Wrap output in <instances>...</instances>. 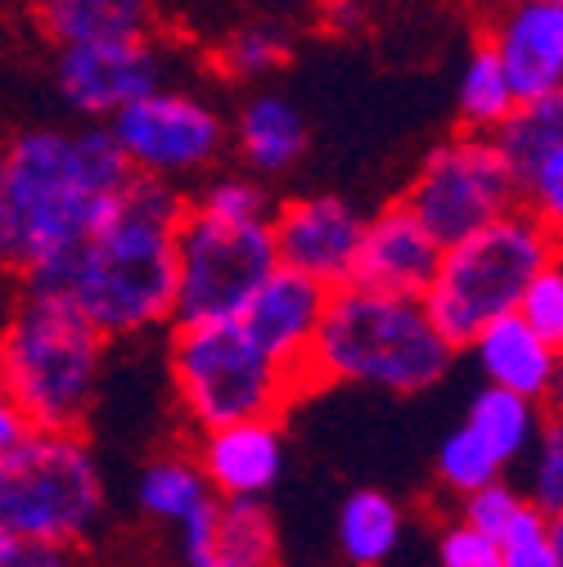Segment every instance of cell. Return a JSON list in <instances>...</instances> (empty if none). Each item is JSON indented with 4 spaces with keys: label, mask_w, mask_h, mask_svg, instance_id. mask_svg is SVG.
Returning a JSON list of instances; mask_svg holds the SVG:
<instances>
[{
    "label": "cell",
    "mask_w": 563,
    "mask_h": 567,
    "mask_svg": "<svg viewBox=\"0 0 563 567\" xmlns=\"http://www.w3.org/2000/svg\"><path fill=\"white\" fill-rule=\"evenodd\" d=\"M0 176L14 217V270L78 248L135 181L104 122L14 131L0 140Z\"/></svg>",
    "instance_id": "7a4b0ae2"
},
{
    "label": "cell",
    "mask_w": 563,
    "mask_h": 567,
    "mask_svg": "<svg viewBox=\"0 0 563 567\" xmlns=\"http://www.w3.org/2000/svg\"><path fill=\"white\" fill-rule=\"evenodd\" d=\"M334 536L347 567H388L406 540V509L397 495L379 486H357L338 505Z\"/></svg>",
    "instance_id": "7402d4cb"
},
{
    "label": "cell",
    "mask_w": 563,
    "mask_h": 567,
    "mask_svg": "<svg viewBox=\"0 0 563 567\" xmlns=\"http://www.w3.org/2000/svg\"><path fill=\"white\" fill-rule=\"evenodd\" d=\"M514 86L505 78V68L497 59V50H491L482 37L473 41L464 68H460V82H455V117H460V131H497L510 109H514Z\"/></svg>",
    "instance_id": "d4e9b609"
},
{
    "label": "cell",
    "mask_w": 563,
    "mask_h": 567,
    "mask_svg": "<svg viewBox=\"0 0 563 567\" xmlns=\"http://www.w3.org/2000/svg\"><path fill=\"white\" fill-rule=\"evenodd\" d=\"M176 532L181 567H270L279 563L275 518L253 495H213Z\"/></svg>",
    "instance_id": "9a60e30c"
},
{
    "label": "cell",
    "mask_w": 563,
    "mask_h": 567,
    "mask_svg": "<svg viewBox=\"0 0 563 567\" xmlns=\"http://www.w3.org/2000/svg\"><path fill=\"white\" fill-rule=\"evenodd\" d=\"M528 460V486H523V501L536 505L541 514H563V429L559 419L550 414L545 429L536 433L532 451L523 455Z\"/></svg>",
    "instance_id": "f546056e"
},
{
    "label": "cell",
    "mask_w": 563,
    "mask_h": 567,
    "mask_svg": "<svg viewBox=\"0 0 563 567\" xmlns=\"http://www.w3.org/2000/svg\"><path fill=\"white\" fill-rule=\"evenodd\" d=\"M487 135L505 163L514 203L559 226L563 221V95L519 100L510 117Z\"/></svg>",
    "instance_id": "4fadbf2b"
},
{
    "label": "cell",
    "mask_w": 563,
    "mask_h": 567,
    "mask_svg": "<svg viewBox=\"0 0 563 567\" xmlns=\"http://www.w3.org/2000/svg\"><path fill=\"white\" fill-rule=\"evenodd\" d=\"M545 342L563 347V261H550L541 266L532 279H528V289L514 307Z\"/></svg>",
    "instance_id": "4dcf8cb0"
},
{
    "label": "cell",
    "mask_w": 563,
    "mask_h": 567,
    "mask_svg": "<svg viewBox=\"0 0 563 567\" xmlns=\"http://www.w3.org/2000/svg\"><path fill=\"white\" fill-rule=\"evenodd\" d=\"M0 567H86L78 545H37V540H10L0 554Z\"/></svg>",
    "instance_id": "836d02e7"
},
{
    "label": "cell",
    "mask_w": 563,
    "mask_h": 567,
    "mask_svg": "<svg viewBox=\"0 0 563 567\" xmlns=\"http://www.w3.org/2000/svg\"><path fill=\"white\" fill-rule=\"evenodd\" d=\"M194 460L213 495H262L285 473V429L279 419H235L194 433Z\"/></svg>",
    "instance_id": "ac0fdd59"
},
{
    "label": "cell",
    "mask_w": 563,
    "mask_h": 567,
    "mask_svg": "<svg viewBox=\"0 0 563 567\" xmlns=\"http://www.w3.org/2000/svg\"><path fill=\"white\" fill-rule=\"evenodd\" d=\"M455 357L460 347L433 324L424 298L338 284L307 347V383L419 396L451 374Z\"/></svg>",
    "instance_id": "3957f363"
},
{
    "label": "cell",
    "mask_w": 563,
    "mask_h": 567,
    "mask_svg": "<svg viewBox=\"0 0 563 567\" xmlns=\"http://www.w3.org/2000/svg\"><path fill=\"white\" fill-rule=\"evenodd\" d=\"M28 14L50 45L158 32V0H28Z\"/></svg>",
    "instance_id": "44dd1931"
},
{
    "label": "cell",
    "mask_w": 563,
    "mask_h": 567,
    "mask_svg": "<svg viewBox=\"0 0 563 567\" xmlns=\"http://www.w3.org/2000/svg\"><path fill=\"white\" fill-rule=\"evenodd\" d=\"M270 567H279V563H270Z\"/></svg>",
    "instance_id": "74e56055"
},
{
    "label": "cell",
    "mask_w": 563,
    "mask_h": 567,
    "mask_svg": "<svg viewBox=\"0 0 563 567\" xmlns=\"http://www.w3.org/2000/svg\"><path fill=\"white\" fill-rule=\"evenodd\" d=\"M270 270H275L270 221H222L185 203V217L176 230L172 324L239 316L248 293Z\"/></svg>",
    "instance_id": "9c48e42d"
},
{
    "label": "cell",
    "mask_w": 563,
    "mask_h": 567,
    "mask_svg": "<svg viewBox=\"0 0 563 567\" xmlns=\"http://www.w3.org/2000/svg\"><path fill=\"white\" fill-rule=\"evenodd\" d=\"M460 351H473V361L491 388L519 392L536 405L559 396V347L545 342L519 311L487 320Z\"/></svg>",
    "instance_id": "d6986e66"
},
{
    "label": "cell",
    "mask_w": 563,
    "mask_h": 567,
    "mask_svg": "<svg viewBox=\"0 0 563 567\" xmlns=\"http://www.w3.org/2000/svg\"><path fill=\"white\" fill-rule=\"evenodd\" d=\"M104 126L113 131L117 150L135 176H150L176 189H190L203 176H213L231 154L226 113L207 95L172 82L135 95Z\"/></svg>",
    "instance_id": "ba28073f"
},
{
    "label": "cell",
    "mask_w": 563,
    "mask_h": 567,
    "mask_svg": "<svg viewBox=\"0 0 563 567\" xmlns=\"http://www.w3.org/2000/svg\"><path fill=\"white\" fill-rule=\"evenodd\" d=\"M135 509L158 527H181L198 505L213 501V486H207L198 460L190 446H172L158 451L154 460H145V468L135 473Z\"/></svg>",
    "instance_id": "603a6c76"
},
{
    "label": "cell",
    "mask_w": 563,
    "mask_h": 567,
    "mask_svg": "<svg viewBox=\"0 0 563 567\" xmlns=\"http://www.w3.org/2000/svg\"><path fill=\"white\" fill-rule=\"evenodd\" d=\"M505 567H563V523L541 514L536 505H519V514L497 536Z\"/></svg>",
    "instance_id": "4316f807"
},
{
    "label": "cell",
    "mask_w": 563,
    "mask_h": 567,
    "mask_svg": "<svg viewBox=\"0 0 563 567\" xmlns=\"http://www.w3.org/2000/svg\"><path fill=\"white\" fill-rule=\"evenodd\" d=\"M545 419H550L545 405H536L519 392H505V388H491V383L469 401V414H464V423L487 442V451L501 460L505 473L532 451Z\"/></svg>",
    "instance_id": "cb8c5ba5"
},
{
    "label": "cell",
    "mask_w": 563,
    "mask_h": 567,
    "mask_svg": "<svg viewBox=\"0 0 563 567\" xmlns=\"http://www.w3.org/2000/svg\"><path fill=\"white\" fill-rule=\"evenodd\" d=\"M307 117L303 109L279 91H248L235 122H231V150L239 158V172L257 181L289 176L307 154Z\"/></svg>",
    "instance_id": "ffe728a7"
},
{
    "label": "cell",
    "mask_w": 563,
    "mask_h": 567,
    "mask_svg": "<svg viewBox=\"0 0 563 567\" xmlns=\"http://www.w3.org/2000/svg\"><path fill=\"white\" fill-rule=\"evenodd\" d=\"M289 37L270 28V23H248V28H235L222 50H217V68L235 82H262L270 73L289 63Z\"/></svg>",
    "instance_id": "83f0119b"
},
{
    "label": "cell",
    "mask_w": 563,
    "mask_h": 567,
    "mask_svg": "<svg viewBox=\"0 0 563 567\" xmlns=\"http://www.w3.org/2000/svg\"><path fill=\"white\" fill-rule=\"evenodd\" d=\"M460 501V518L469 523V527H478V532H487V536H501V527L519 514V505H523V491L501 473V477H491V482H482V486H473V491H464V495H455Z\"/></svg>",
    "instance_id": "1f68e13d"
},
{
    "label": "cell",
    "mask_w": 563,
    "mask_h": 567,
    "mask_svg": "<svg viewBox=\"0 0 563 567\" xmlns=\"http://www.w3.org/2000/svg\"><path fill=\"white\" fill-rule=\"evenodd\" d=\"M6 549H10V536H6V532H0V554H6Z\"/></svg>",
    "instance_id": "8d00e7d4"
},
{
    "label": "cell",
    "mask_w": 563,
    "mask_h": 567,
    "mask_svg": "<svg viewBox=\"0 0 563 567\" xmlns=\"http://www.w3.org/2000/svg\"><path fill=\"white\" fill-rule=\"evenodd\" d=\"M401 203L419 217L438 244H455L460 235L487 226L491 217L514 207V189L505 163L482 131H455L433 145L406 185Z\"/></svg>",
    "instance_id": "30bf717a"
},
{
    "label": "cell",
    "mask_w": 563,
    "mask_h": 567,
    "mask_svg": "<svg viewBox=\"0 0 563 567\" xmlns=\"http://www.w3.org/2000/svg\"><path fill=\"white\" fill-rule=\"evenodd\" d=\"M185 203L194 212H207V217H222V221H270V189L266 181L248 176V172H213L194 185V194H185Z\"/></svg>",
    "instance_id": "484cf974"
},
{
    "label": "cell",
    "mask_w": 563,
    "mask_h": 567,
    "mask_svg": "<svg viewBox=\"0 0 563 567\" xmlns=\"http://www.w3.org/2000/svg\"><path fill=\"white\" fill-rule=\"evenodd\" d=\"M181 217L185 189L135 176L95 235L19 270V279L28 289L68 298L109 342L158 333L172 324Z\"/></svg>",
    "instance_id": "6da1fadb"
},
{
    "label": "cell",
    "mask_w": 563,
    "mask_h": 567,
    "mask_svg": "<svg viewBox=\"0 0 563 567\" xmlns=\"http://www.w3.org/2000/svg\"><path fill=\"white\" fill-rule=\"evenodd\" d=\"M559 226L528 207H510L487 226L460 235L455 244H442L438 270L424 289V307L433 324L464 347L487 320H497L519 307L528 279L559 261Z\"/></svg>",
    "instance_id": "8992f818"
},
{
    "label": "cell",
    "mask_w": 563,
    "mask_h": 567,
    "mask_svg": "<svg viewBox=\"0 0 563 567\" xmlns=\"http://www.w3.org/2000/svg\"><path fill=\"white\" fill-rule=\"evenodd\" d=\"M482 41L497 50L514 100L563 95V0H505Z\"/></svg>",
    "instance_id": "5bb4252c"
},
{
    "label": "cell",
    "mask_w": 563,
    "mask_h": 567,
    "mask_svg": "<svg viewBox=\"0 0 563 567\" xmlns=\"http://www.w3.org/2000/svg\"><path fill=\"white\" fill-rule=\"evenodd\" d=\"M438 567H505L497 536L469 527L460 514L438 527Z\"/></svg>",
    "instance_id": "d6a6232c"
},
{
    "label": "cell",
    "mask_w": 563,
    "mask_h": 567,
    "mask_svg": "<svg viewBox=\"0 0 563 567\" xmlns=\"http://www.w3.org/2000/svg\"><path fill=\"white\" fill-rule=\"evenodd\" d=\"M0 266L14 270V217H10V194L6 176H0Z\"/></svg>",
    "instance_id": "d590c367"
},
{
    "label": "cell",
    "mask_w": 563,
    "mask_h": 567,
    "mask_svg": "<svg viewBox=\"0 0 563 567\" xmlns=\"http://www.w3.org/2000/svg\"><path fill=\"white\" fill-rule=\"evenodd\" d=\"M361 207H351L338 194H298L270 207V244L275 261L320 279L325 289L351 279L361 244Z\"/></svg>",
    "instance_id": "7c38bea8"
},
{
    "label": "cell",
    "mask_w": 563,
    "mask_h": 567,
    "mask_svg": "<svg viewBox=\"0 0 563 567\" xmlns=\"http://www.w3.org/2000/svg\"><path fill=\"white\" fill-rule=\"evenodd\" d=\"M325 302H329V289L320 279L275 261V270L257 284V289L248 293V302L239 307V324L253 333V342L266 351V357H275L279 365H289L307 383V347L316 338Z\"/></svg>",
    "instance_id": "2e32d148"
},
{
    "label": "cell",
    "mask_w": 563,
    "mask_h": 567,
    "mask_svg": "<svg viewBox=\"0 0 563 567\" xmlns=\"http://www.w3.org/2000/svg\"><path fill=\"white\" fill-rule=\"evenodd\" d=\"M167 374L190 433L235 419H285V410L311 392L303 374L266 357L239 316L167 324Z\"/></svg>",
    "instance_id": "5b68a950"
},
{
    "label": "cell",
    "mask_w": 563,
    "mask_h": 567,
    "mask_svg": "<svg viewBox=\"0 0 563 567\" xmlns=\"http://www.w3.org/2000/svg\"><path fill=\"white\" fill-rule=\"evenodd\" d=\"M501 460L487 451V442L469 429V423H460V429L438 446V482L451 491V495H464L491 477H501Z\"/></svg>",
    "instance_id": "f1b7e54d"
},
{
    "label": "cell",
    "mask_w": 563,
    "mask_h": 567,
    "mask_svg": "<svg viewBox=\"0 0 563 567\" xmlns=\"http://www.w3.org/2000/svg\"><path fill=\"white\" fill-rule=\"evenodd\" d=\"M438 257H442V244L419 226V217L401 198H392L375 217H366L347 284H361V289H379V293L424 298L429 279L438 270Z\"/></svg>",
    "instance_id": "e0dca14e"
},
{
    "label": "cell",
    "mask_w": 563,
    "mask_h": 567,
    "mask_svg": "<svg viewBox=\"0 0 563 567\" xmlns=\"http://www.w3.org/2000/svg\"><path fill=\"white\" fill-rule=\"evenodd\" d=\"M109 518V486L82 429H28L0 451V532L37 545H86Z\"/></svg>",
    "instance_id": "52a82bcc"
},
{
    "label": "cell",
    "mask_w": 563,
    "mask_h": 567,
    "mask_svg": "<svg viewBox=\"0 0 563 567\" xmlns=\"http://www.w3.org/2000/svg\"><path fill=\"white\" fill-rule=\"evenodd\" d=\"M104 361L109 338L59 293L23 284L14 307L0 316V379L28 429H86Z\"/></svg>",
    "instance_id": "277c9868"
},
{
    "label": "cell",
    "mask_w": 563,
    "mask_h": 567,
    "mask_svg": "<svg viewBox=\"0 0 563 567\" xmlns=\"http://www.w3.org/2000/svg\"><path fill=\"white\" fill-rule=\"evenodd\" d=\"M23 433H28V419H23L19 401L10 396L6 379H0V451H6V446H14Z\"/></svg>",
    "instance_id": "e575fe53"
},
{
    "label": "cell",
    "mask_w": 563,
    "mask_h": 567,
    "mask_svg": "<svg viewBox=\"0 0 563 567\" xmlns=\"http://www.w3.org/2000/svg\"><path fill=\"white\" fill-rule=\"evenodd\" d=\"M167 82L158 32L54 45V91L82 122H109L122 104Z\"/></svg>",
    "instance_id": "8fae6325"
}]
</instances>
